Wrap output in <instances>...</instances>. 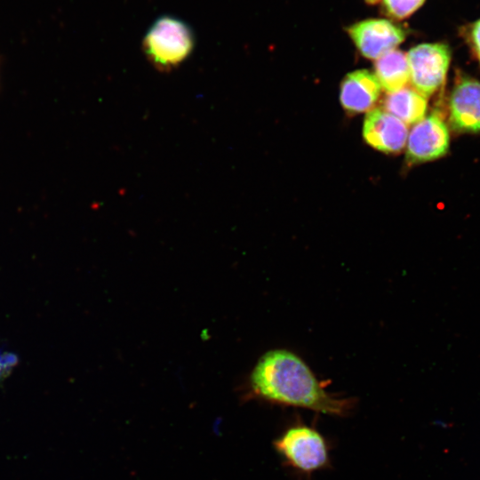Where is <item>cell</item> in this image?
<instances>
[{
    "mask_svg": "<svg viewBox=\"0 0 480 480\" xmlns=\"http://www.w3.org/2000/svg\"><path fill=\"white\" fill-rule=\"evenodd\" d=\"M449 142L447 125L433 112L408 133L406 160L410 164H420L440 158L447 153Z\"/></svg>",
    "mask_w": 480,
    "mask_h": 480,
    "instance_id": "5b68a950",
    "label": "cell"
},
{
    "mask_svg": "<svg viewBox=\"0 0 480 480\" xmlns=\"http://www.w3.org/2000/svg\"><path fill=\"white\" fill-rule=\"evenodd\" d=\"M380 89V84L375 74L366 69L353 71L341 82L340 103L349 113L367 111L377 101Z\"/></svg>",
    "mask_w": 480,
    "mask_h": 480,
    "instance_id": "9c48e42d",
    "label": "cell"
},
{
    "mask_svg": "<svg viewBox=\"0 0 480 480\" xmlns=\"http://www.w3.org/2000/svg\"><path fill=\"white\" fill-rule=\"evenodd\" d=\"M427 99L414 88L403 87L388 92L384 100V108L405 124H417L425 117Z\"/></svg>",
    "mask_w": 480,
    "mask_h": 480,
    "instance_id": "30bf717a",
    "label": "cell"
},
{
    "mask_svg": "<svg viewBox=\"0 0 480 480\" xmlns=\"http://www.w3.org/2000/svg\"><path fill=\"white\" fill-rule=\"evenodd\" d=\"M380 1V0H365L366 3L371 4H374Z\"/></svg>",
    "mask_w": 480,
    "mask_h": 480,
    "instance_id": "9a60e30c",
    "label": "cell"
},
{
    "mask_svg": "<svg viewBox=\"0 0 480 480\" xmlns=\"http://www.w3.org/2000/svg\"><path fill=\"white\" fill-rule=\"evenodd\" d=\"M375 76L388 92L404 87L410 81L407 53L393 50L376 60Z\"/></svg>",
    "mask_w": 480,
    "mask_h": 480,
    "instance_id": "8fae6325",
    "label": "cell"
},
{
    "mask_svg": "<svg viewBox=\"0 0 480 480\" xmlns=\"http://www.w3.org/2000/svg\"><path fill=\"white\" fill-rule=\"evenodd\" d=\"M425 0H383L385 13L394 19L403 20L411 16Z\"/></svg>",
    "mask_w": 480,
    "mask_h": 480,
    "instance_id": "7c38bea8",
    "label": "cell"
},
{
    "mask_svg": "<svg viewBox=\"0 0 480 480\" xmlns=\"http://www.w3.org/2000/svg\"><path fill=\"white\" fill-rule=\"evenodd\" d=\"M449 123L460 132H480V82L460 76L449 100Z\"/></svg>",
    "mask_w": 480,
    "mask_h": 480,
    "instance_id": "52a82bcc",
    "label": "cell"
},
{
    "mask_svg": "<svg viewBox=\"0 0 480 480\" xmlns=\"http://www.w3.org/2000/svg\"><path fill=\"white\" fill-rule=\"evenodd\" d=\"M19 358L16 354L7 351H0V380L7 377L12 369L18 364Z\"/></svg>",
    "mask_w": 480,
    "mask_h": 480,
    "instance_id": "4fadbf2b",
    "label": "cell"
},
{
    "mask_svg": "<svg viewBox=\"0 0 480 480\" xmlns=\"http://www.w3.org/2000/svg\"><path fill=\"white\" fill-rule=\"evenodd\" d=\"M348 33L367 59L377 60L396 49L405 39V31L384 19H367L351 25Z\"/></svg>",
    "mask_w": 480,
    "mask_h": 480,
    "instance_id": "8992f818",
    "label": "cell"
},
{
    "mask_svg": "<svg viewBox=\"0 0 480 480\" xmlns=\"http://www.w3.org/2000/svg\"><path fill=\"white\" fill-rule=\"evenodd\" d=\"M142 45L150 63L157 69L168 71L189 57L195 46V36L185 21L164 15L149 27Z\"/></svg>",
    "mask_w": 480,
    "mask_h": 480,
    "instance_id": "3957f363",
    "label": "cell"
},
{
    "mask_svg": "<svg viewBox=\"0 0 480 480\" xmlns=\"http://www.w3.org/2000/svg\"><path fill=\"white\" fill-rule=\"evenodd\" d=\"M467 37L477 60L480 62V19L468 27Z\"/></svg>",
    "mask_w": 480,
    "mask_h": 480,
    "instance_id": "5bb4252c",
    "label": "cell"
},
{
    "mask_svg": "<svg viewBox=\"0 0 480 480\" xmlns=\"http://www.w3.org/2000/svg\"><path fill=\"white\" fill-rule=\"evenodd\" d=\"M410 81L424 97L436 92L445 81L451 60V51L443 43L421 44L407 53Z\"/></svg>",
    "mask_w": 480,
    "mask_h": 480,
    "instance_id": "277c9868",
    "label": "cell"
},
{
    "mask_svg": "<svg viewBox=\"0 0 480 480\" xmlns=\"http://www.w3.org/2000/svg\"><path fill=\"white\" fill-rule=\"evenodd\" d=\"M253 394L268 402L330 416H348L354 401L329 393L308 365L286 349H273L257 362L250 377Z\"/></svg>",
    "mask_w": 480,
    "mask_h": 480,
    "instance_id": "6da1fadb",
    "label": "cell"
},
{
    "mask_svg": "<svg viewBox=\"0 0 480 480\" xmlns=\"http://www.w3.org/2000/svg\"><path fill=\"white\" fill-rule=\"evenodd\" d=\"M284 464L301 475H311L330 465V450L325 437L313 426L292 423L274 441Z\"/></svg>",
    "mask_w": 480,
    "mask_h": 480,
    "instance_id": "7a4b0ae2",
    "label": "cell"
},
{
    "mask_svg": "<svg viewBox=\"0 0 480 480\" xmlns=\"http://www.w3.org/2000/svg\"><path fill=\"white\" fill-rule=\"evenodd\" d=\"M363 136L367 144L384 153L400 152L408 138L404 123L386 110L374 108L364 121Z\"/></svg>",
    "mask_w": 480,
    "mask_h": 480,
    "instance_id": "ba28073f",
    "label": "cell"
}]
</instances>
